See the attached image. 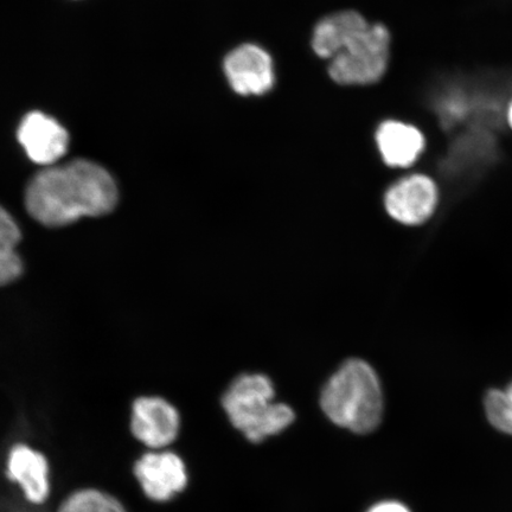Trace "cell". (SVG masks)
I'll return each instance as SVG.
<instances>
[{
  "label": "cell",
  "mask_w": 512,
  "mask_h": 512,
  "mask_svg": "<svg viewBox=\"0 0 512 512\" xmlns=\"http://www.w3.org/2000/svg\"><path fill=\"white\" fill-rule=\"evenodd\" d=\"M8 476L23 491L25 498L41 504L49 496V466L42 453L27 445H16L8 459Z\"/></svg>",
  "instance_id": "10"
},
{
  "label": "cell",
  "mask_w": 512,
  "mask_h": 512,
  "mask_svg": "<svg viewBox=\"0 0 512 512\" xmlns=\"http://www.w3.org/2000/svg\"><path fill=\"white\" fill-rule=\"evenodd\" d=\"M17 137L32 162L47 168L55 165L68 150L69 134L66 128L42 112L25 115Z\"/></svg>",
  "instance_id": "8"
},
{
  "label": "cell",
  "mask_w": 512,
  "mask_h": 512,
  "mask_svg": "<svg viewBox=\"0 0 512 512\" xmlns=\"http://www.w3.org/2000/svg\"><path fill=\"white\" fill-rule=\"evenodd\" d=\"M508 123H509L510 127L512 128V102H511V105L509 106V110H508Z\"/></svg>",
  "instance_id": "17"
},
{
  "label": "cell",
  "mask_w": 512,
  "mask_h": 512,
  "mask_svg": "<svg viewBox=\"0 0 512 512\" xmlns=\"http://www.w3.org/2000/svg\"><path fill=\"white\" fill-rule=\"evenodd\" d=\"M223 69L236 94L264 95L274 87L272 56L256 44H242L230 51L224 60Z\"/></svg>",
  "instance_id": "6"
},
{
  "label": "cell",
  "mask_w": 512,
  "mask_h": 512,
  "mask_svg": "<svg viewBox=\"0 0 512 512\" xmlns=\"http://www.w3.org/2000/svg\"><path fill=\"white\" fill-rule=\"evenodd\" d=\"M505 392H507L510 400L512 401V382L509 384L508 388L505 389Z\"/></svg>",
  "instance_id": "18"
},
{
  "label": "cell",
  "mask_w": 512,
  "mask_h": 512,
  "mask_svg": "<svg viewBox=\"0 0 512 512\" xmlns=\"http://www.w3.org/2000/svg\"><path fill=\"white\" fill-rule=\"evenodd\" d=\"M144 494L155 502H168L181 494L189 483L187 466L174 452H150L134 465Z\"/></svg>",
  "instance_id": "7"
},
{
  "label": "cell",
  "mask_w": 512,
  "mask_h": 512,
  "mask_svg": "<svg viewBox=\"0 0 512 512\" xmlns=\"http://www.w3.org/2000/svg\"><path fill=\"white\" fill-rule=\"evenodd\" d=\"M19 241L0 230V286L10 284L22 274L23 264L16 252Z\"/></svg>",
  "instance_id": "15"
},
{
  "label": "cell",
  "mask_w": 512,
  "mask_h": 512,
  "mask_svg": "<svg viewBox=\"0 0 512 512\" xmlns=\"http://www.w3.org/2000/svg\"><path fill=\"white\" fill-rule=\"evenodd\" d=\"M57 512H126L124 505L107 492L83 489L74 492Z\"/></svg>",
  "instance_id": "13"
},
{
  "label": "cell",
  "mask_w": 512,
  "mask_h": 512,
  "mask_svg": "<svg viewBox=\"0 0 512 512\" xmlns=\"http://www.w3.org/2000/svg\"><path fill=\"white\" fill-rule=\"evenodd\" d=\"M222 407L230 424L249 443L261 444L293 425L296 414L284 402H275V388L264 374H243L224 393Z\"/></svg>",
  "instance_id": "3"
},
{
  "label": "cell",
  "mask_w": 512,
  "mask_h": 512,
  "mask_svg": "<svg viewBox=\"0 0 512 512\" xmlns=\"http://www.w3.org/2000/svg\"><path fill=\"white\" fill-rule=\"evenodd\" d=\"M117 202L113 177L102 166L85 159L49 166L31 179L25 191L28 213L47 227L106 215Z\"/></svg>",
  "instance_id": "1"
},
{
  "label": "cell",
  "mask_w": 512,
  "mask_h": 512,
  "mask_svg": "<svg viewBox=\"0 0 512 512\" xmlns=\"http://www.w3.org/2000/svg\"><path fill=\"white\" fill-rule=\"evenodd\" d=\"M369 27L360 12L347 10L325 17L313 31L312 48L323 59L332 60Z\"/></svg>",
  "instance_id": "12"
},
{
  "label": "cell",
  "mask_w": 512,
  "mask_h": 512,
  "mask_svg": "<svg viewBox=\"0 0 512 512\" xmlns=\"http://www.w3.org/2000/svg\"><path fill=\"white\" fill-rule=\"evenodd\" d=\"M439 200L437 184L426 175L399 179L384 195V208L403 226H420L430 220Z\"/></svg>",
  "instance_id": "5"
},
{
  "label": "cell",
  "mask_w": 512,
  "mask_h": 512,
  "mask_svg": "<svg viewBox=\"0 0 512 512\" xmlns=\"http://www.w3.org/2000/svg\"><path fill=\"white\" fill-rule=\"evenodd\" d=\"M319 401L326 418L343 430L364 435L381 425L382 384L366 361L352 358L344 362L324 384Z\"/></svg>",
  "instance_id": "2"
},
{
  "label": "cell",
  "mask_w": 512,
  "mask_h": 512,
  "mask_svg": "<svg viewBox=\"0 0 512 512\" xmlns=\"http://www.w3.org/2000/svg\"><path fill=\"white\" fill-rule=\"evenodd\" d=\"M366 512H412L406 504L395 501V499H383L370 505Z\"/></svg>",
  "instance_id": "16"
},
{
  "label": "cell",
  "mask_w": 512,
  "mask_h": 512,
  "mask_svg": "<svg viewBox=\"0 0 512 512\" xmlns=\"http://www.w3.org/2000/svg\"><path fill=\"white\" fill-rule=\"evenodd\" d=\"M181 428V416L168 401L140 398L133 405L131 430L140 443L153 450L174 443Z\"/></svg>",
  "instance_id": "9"
},
{
  "label": "cell",
  "mask_w": 512,
  "mask_h": 512,
  "mask_svg": "<svg viewBox=\"0 0 512 512\" xmlns=\"http://www.w3.org/2000/svg\"><path fill=\"white\" fill-rule=\"evenodd\" d=\"M484 411L495 430L512 437V401L505 389H490L485 394Z\"/></svg>",
  "instance_id": "14"
},
{
  "label": "cell",
  "mask_w": 512,
  "mask_h": 512,
  "mask_svg": "<svg viewBox=\"0 0 512 512\" xmlns=\"http://www.w3.org/2000/svg\"><path fill=\"white\" fill-rule=\"evenodd\" d=\"M376 144L383 162L392 168H408L425 149V138L413 125L387 120L376 131Z\"/></svg>",
  "instance_id": "11"
},
{
  "label": "cell",
  "mask_w": 512,
  "mask_h": 512,
  "mask_svg": "<svg viewBox=\"0 0 512 512\" xmlns=\"http://www.w3.org/2000/svg\"><path fill=\"white\" fill-rule=\"evenodd\" d=\"M390 35L383 24H369L330 60L331 79L343 86H368L382 79L389 64Z\"/></svg>",
  "instance_id": "4"
}]
</instances>
